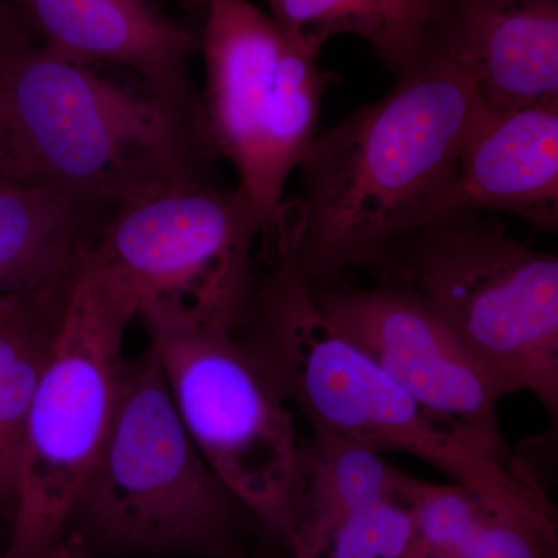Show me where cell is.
I'll return each mask as SVG.
<instances>
[{
	"label": "cell",
	"instance_id": "6da1fadb",
	"mask_svg": "<svg viewBox=\"0 0 558 558\" xmlns=\"http://www.w3.org/2000/svg\"><path fill=\"white\" fill-rule=\"evenodd\" d=\"M473 112L468 69L439 35L384 98L315 137L293 204L295 260L312 286L373 266L446 211Z\"/></svg>",
	"mask_w": 558,
	"mask_h": 558
},
{
	"label": "cell",
	"instance_id": "7a4b0ae2",
	"mask_svg": "<svg viewBox=\"0 0 558 558\" xmlns=\"http://www.w3.org/2000/svg\"><path fill=\"white\" fill-rule=\"evenodd\" d=\"M236 336L314 432L413 454L490 508L556 513L519 459L425 409L319 311L295 253L269 264Z\"/></svg>",
	"mask_w": 558,
	"mask_h": 558
},
{
	"label": "cell",
	"instance_id": "3957f363",
	"mask_svg": "<svg viewBox=\"0 0 558 558\" xmlns=\"http://www.w3.org/2000/svg\"><path fill=\"white\" fill-rule=\"evenodd\" d=\"M244 513L186 432L149 344L124 362L108 436L65 532L90 556L238 558Z\"/></svg>",
	"mask_w": 558,
	"mask_h": 558
},
{
	"label": "cell",
	"instance_id": "277c9868",
	"mask_svg": "<svg viewBox=\"0 0 558 558\" xmlns=\"http://www.w3.org/2000/svg\"><path fill=\"white\" fill-rule=\"evenodd\" d=\"M193 116L31 46L0 54V182L68 191L109 209L190 163ZM196 117V116H194Z\"/></svg>",
	"mask_w": 558,
	"mask_h": 558
},
{
	"label": "cell",
	"instance_id": "5b68a950",
	"mask_svg": "<svg viewBox=\"0 0 558 558\" xmlns=\"http://www.w3.org/2000/svg\"><path fill=\"white\" fill-rule=\"evenodd\" d=\"M486 213H440L373 267L416 293L506 395L531 392L557 422V255L515 240Z\"/></svg>",
	"mask_w": 558,
	"mask_h": 558
},
{
	"label": "cell",
	"instance_id": "8992f818",
	"mask_svg": "<svg viewBox=\"0 0 558 558\" xmlns=\"http://www.w3.org/2000/svg\"><path fill=\"white\" fill-rule=\"evenodd\" d=\"M205 11L197 134L236 171L270 263L288 233L286 185L318 135L330 86L318 61L328 39L286 31L252 0H207Z\"/></svg>",
	"mask_w": 558,
	"mask_h": 558
},
{
	"label": "cell",
	"instance_id": "52a82bcc",
	"mask_svg": "<svg viewBox=\"0 0 558 558\" xmlns=\"http://www.w3.org/2000/svg\"><path fill=\"white\" fill-rule=\"evenodd\" d=\"M109 211L83 264L135 318L157 311L236 332L260 236L240 186L213 185L191 161L123 191Z\"/></svg>",
	"mask_w": 558,
	"mask_h": 558
},
{
	"label": "cell",
	"instance_id": "ba28073f",
	"mask_svg": "<svg viewBox=\"0 0 558 558\" xmlns=\"http://www.w3.org/2000/svg\"><path fill=\"white\" fill-rule=\"evenodd\" d=\"M134 318L81 264L25 417L16 506L3 558H40L65 534L70 510L116 413L126 362L124 333Z\"/></svg>",
	"mask_w": 558,
	"mask_h": 558
},
{
	"label": "cell",
	"instance_id": "9c48e42d",
	"mask_svg": "<svg viewBox=\"0 0 558 558\" xmlns=\"http://www.w3.org/2000/svg\"><path fill=\"white\" fill-rule=\"evenodd\" d=\"M137 318L197 450L250 515L286 543L301 440L289 403L234 330L156 311Z\"/></svg>",
	"mask_w": 558,
	"mask_h": 558
},
{
	"label": "cell",
	"instance_id": "30bf717a",
	"mask_svg": "<svg viewBox=\"0 0 558 558\" xmlns=\"http://www.w3.org/2000/svg\"><path fill=\"white\" fill-rule=\"evenodd\" d=\"M312 290L325 317L421 405L517 459L497 416L505 388L416 293L384 279Z\"/></svg>",
	"mask_w": 558,
	"mask_h": 558
},
{
	"label": "cell",
	"instance_id": "8fae6325",
	"mask_svg": "<svg viewBox=\"0 0 558 558\" xmlns=\"http://www.w3.org/2000/svg\"><path fill=\"white\" fill-rule=\"evenodd\" d=\"M44 46L75 64L132 70L154 97L196 116L189 64L199 50L194 33L175 24L149 0H20Z\"/></svg>",
	"mask_w": 558,
	"mask_h": 558
},
{
	"label": "cell",
	"instance_id": "7c38bea8",
	"mask_svg": "<svg viewBox=\"0 0 558 558\" xmlns=\"http://www.w3.org/2000/svg\"><path fill=\"white\" fill-rule=\"evenodd\" d=\"M450 209L508 213L557 233L558 101L517 110H488L475 101Z\"/></svg>",
	"mask_w": 558,
	"mask_h": 558
},
{
	"label": "cell",
	"instance_id": "4fadbf2b",
	"mask_svg": "<svg viewBox=\"0 0 558 558\" xmlns=\"http://www.w3.org/2000/svg\"><path fill=\"white\" fill-rule=\"evenodd\" d=\"M440 38L468 69L480 108L558 101V0H454Z\"/></svg>",
	"mask_w": 558,
	"mask_h": 558
},
{
	"label": "cell",
	"instance_id": "5bb4252c",
	"mask_svg": "<svg viewBox=\"0 0 558 558\" xmlns=\"http://www.w3.org/2000/svg\"><path fill=\"white\" fill-rule=\"evenodd\" d=\"M102 209L68 191L0 182V296L72 284Z\"/></svg>",
	"mask_w": 558,
	"mask_h": 558
},
{
	"label": "cell",
	"instance_id": "9a60e30c",
	"mask_svg": "<svg viewBox=\"0 0 558 558\" xmlns=\"http://www.w3.org/2000/svg\"><path fill=\"white\" fill-rule=\"evenodd\" d=\"M75 282L0 296V515L10 521L16 506L17 465L28 405Z\"/></svg>",
	"mask_w": 558,
	"mask_h": 558
},
{
	"label": "cell",
	"instance_id": "2e32d148",
	"mask_svg": "<svg viewBox=\"0 0 558 558\" xmlns=\"http://www.w3.org/2000/svg\"><path fill=\"white\" fill-rule=\"evenodd\" d=\"M407 473L369 449L328 433L300 440L289 501V549L355 510L400 498Z\"/></svg>",
	"mask_w": 558,
	"mask_h": 558
},
{
	"label": "cell",
	"instance_id": "e0dca14e",
	"mask_svg": "<svg viewBox=\"0 0 558 558\" xmlns=\"http://www.w3.org/2000/svg\"><path fill=\"white\" fill-rule=\"evenodd\" d=\"M453 5L454 0H269V14L286 31L365 40L399 78L435 47Z\"/></svg>",
	"mask_w": 558,
	"mask_h": 558
},
{
	"label": "cell",
	"instance_id": "ac0fdd59",
	"mask_svg": "<svg viewBox=\"0 0 558 558\" xmlns=\"http://www.w3.org/2000/svg\"><path fill=\"white\" fill-rule=\"evenodd\" d=\"M290 554L292 558H416V531L402 499H384L300 539Z\"/></svg>",
	"mask_w": 558,
	"mask_h": 558
},
{
	"label": "cell",
	"instance_id": "d6986e66",
	"mask_svg": "<svg viewBox=\"0 0 558 558\" xmlns=\"http://www.w3.org/2000/svg\"><path fill=\"white\" fill-rule=\"evenodd\" d=\"M400 499L413 519L416 558H459L488 506L462 484L440 486L410 475Z\"/></svg>",
	"mask_w": 558,
	"mask_h": 558
},
{
	"label": "cell",
	"instance_id": "ffe728a7",
	"mask_svg": "<svg viewBox=\"0 0 558 558\" xmlns=\"http://www.w3.org/2000/svg\"><path fill=\"white\" fill-rule=\"evenodd\" d=\"M556 517L487 506L459 558H556Z\"/></svg>",
	"mask_w": 558,
	"mask_h": 558
},
{
	"label": "cell",
	"instance_id": "44dd1931",
	"mask_svg": "<svg viewBox=\"0 0 558 558\" xmlns=\"http://www.w3.org/2000/svg\"><path fill=\"white\" fill-rule=\"evenodd\" d=\"M31 24L21 10L0 0V54L31 46Z\"/></svg>",
	"mask_w": 558,
	"mask_h": 558
},
{
	"label": "cell",
	"instance_id": "7402d4cb",
	"mask_svg": "<svg viewBox=\"0 0 558 558\" xmlns=\"http://www.w3.org/2000/svg\"><path fill=\"white\" fill-rule=\"evenodd\" d=\"M40 558H90V554L76 535L65 532L60 542L54 543Z\"/></svg>",
	"mask_w": 558,
	"mask_h": 558
},
{
	"label": "cell",
	"instance_id": "603a6c76",
	"mask_svg": "<svg viewBox=\"0 0 558 558\" xmlns=\"http://www.w3.org/2000/svg\"><path fill=\"white\" fill-rule=\"evenodd\" d=\"M183 3H185L189 9L197 10V9H204L205 10V3H207V0H182Z\"/></svg>",
	"mask_w": 558,
	"mask_h": 558
},
{
	"label": "cell",
	"instance_id": "cb8c5ba5",
	"mask_svg": "<svg viewBox=\"0 0 558 558\" xmlns=\"http://www.w3.org/2000/svg\"><path fill=\"white\" fill-rule=\"evenodd\" d=\"M472 2L501 3V5H508V3L523 2V0H472Z\"/></svg>",
	"mask_w": 558,
	"mask_h": 558
},
{
	"label": "cell",
	"instance_id": "d4e9b609",
	"mask_svg": "<svg viewBox=\"0 0 558 558\" xmlns=\"http://www.w3.org/2000/svg\"><path fill=\"white\" fill-rule=\"evenodd\" d=\"M0 558H3V556H0Z\"/></svg>",
	"mask_w": 558,
	"mask_h": 558
}]
</instances>
